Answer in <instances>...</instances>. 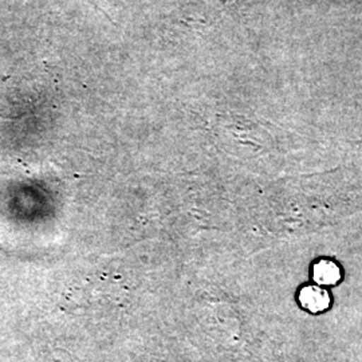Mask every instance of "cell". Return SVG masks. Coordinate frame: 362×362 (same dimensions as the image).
Masks as SVG:
<instances>
[{"label":"cell","mask_w":362,"mask_h":362,"mask_svg":"<svg viewBox=\"0 0 362 362\" xmlns=\"http://www.w3.org/2000/svg\"><path fill=\"white\" fill-rule=\"evenodd\" d=\"M302 303L310 311H322L329 306V297L324 290L318 287H308L302 293Z\"/></svg>","instance_id":"1"},{"label":"cell","mask_w":362,"mask_h":362,"mask_svg":"<svg viewBox=\"0 0 362 362\" xmlns=\"http://www.w3.org/2000/svg\"><path fill=\"white\" fill-rule=\"evenodd\" d=\"M314 276L320 284L333 285L339 279V270L332 262H321L315 266Z\"/></svg>","instance_id":"2"}]
</instances>
